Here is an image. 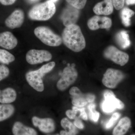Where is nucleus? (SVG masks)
<instances>
[{"label":"nucleus","mask_w":135,"mask_h":135,"mask_svg":"<svg viewBox=\"0 0 135 135\" xmlns=\"http://www.w3.org/2000/svg\"><path fill=\"white\" fill-rule=\"evenodd\" d=\"M113 7L112 0H104L94 6L93 11L97 15L107 16L113 12Z\"/></svg>","instance_id":"2eb2a0df"},{"label":"nucleus","mask_w":135,"mask_h":135,"mask_svg":"<svg viewBox=\"0 0 135 135\" xmlns=\"http://www.w3.org/2000/svg\"><path fill=\"white\" fill-rule=\"evenodd\" d=\"M78 77L77 70L73 65H68L63 71L62 77L57 83V87L60 91L67 89L73 84Z\"/></svg>","instance_id":"39448f33"},{"label":"nucleus","mask_w":135,"mask_h":135,"mask_svg":"<svg viewBox=\"0 0 135 135\" xmlns=\"http://www.w3.org/2000/svg\"><path fill=\"white\" fill-rule=\"evenodd\" d=\"M88 26L92 31L99 29H109L112 26V20L107 17L95 16L90 18L87 23Z\"/></svg>","instance_id":"9b49d317"},{"label":"nucleus","mask_w":135,"mask_h":135,"mask_svg":"<svg viewBox=\"0 0 135 135\" xmlns=\"http://www.w3.org/2000/svg\"><path fill=\"white\" fill-rule=\"evenodd\" d=\"M56 11L55 3L49 0L33 6L28 12V17L32 20L47 21L54 16Z\"/></svg>","instance_id":"7ed1b4c3"},{"label":"nucleus","mask_w":135,"mask_h":135,"mask_svg":"<svg viewBox=\"0 0 135 135\" xmlns=\"http://www.w3.org/2000/svg\"><path fill=\"white\" fill-rule=\"evenodd\" d=\"M34 33L42 42L47 46L57 47L62 42V38L47 27H38L35 29Z\"/></svg>","instance_id":"20e7f679"},{"label":"nucleus","mask_w":135,"mask_h":135,"mask_svg":"<svg viewBox=\"0 0 135 135\" xmlns=\"http://www.w3.org/2000/svg\"><path fill=\"white\" fill-rule=\"evenodd\" d=\"M72 109L77 111V114L78 113L79 114V116L83 119L85 120H88V115L84 108L77 107L74 106L73 107Z\"/></svg>","instance_id":"c85d7f7f"},{"label":"nucleus","mask_w":135,"mask_h":135,"mask_svg":"<svg viewBox=\"0 0 135 135\" xmlns=\"http://www.w3.org/2000/svg\"><path fill=\"white\" fill-rule=\"evenodd\" d=\"M12 132L14 135H37L34 129L27 127L20 122L14 123Z\"/></svg>","instance_id":"dca6fc26"},{"label":"nucleus","mask_w":135,"mask_h":135,"mask_svg":"<svg viewBox=\"0 0 135 135\" xmlns=\"http://www.w3.org/2000/svg\"><path fill=\"white\" fill-rule=\"evenodd\" d=\"M131 126V121L127 117L122 118L114 129L113 135H124Z\"/></svg>","instance_id":"f3484780"},{"label":"nucleus","mask_w":135,"mask_h":135,"mask_svg":"<svg viewBox=\"0 0 135 135\" xmlns=\"http://www.w3.org/2000/svg\"><path fill=\"white\" fill-rule=\"evenodd\" d=\"M114 7L117 10L123 8L125 3V0H112Z\"/></svg>","instance_id":"c756f323"},{"label":"nucleus","mask_w":135,"mask_h":135,"mask_svg":"<svg viewBox=\"0 0 135 135\" xmlns=\"http://www.w3.org/2000/svg\"><path fill=\"white\" fill-rule=\"evenodd\" d=\"M127 5H133L135 4V0H126Z\"/></svg>","instance_id":"e433bc0d"},{"label":"nucleus","mask_w":135,"mask_h":135,"mask_svg":"<svg viewBox=\"0 0 135 135\" xmlns=\"http://www.w3.org/2000/svg\"><path fill=\"white\" fill-rule=\"evenodd\" d=\"M79 16V10L69 5L63 9L60 18L66 27L75 24L78 21Z\"/></svg>","instance_id":"9d476101"},{"label":"nucleus","mask_w":135,"mask_h":135,"mask_svg":"<svg viewBox=\"0 0 135 135\" xmlns=\"http://www.w3.org/2000/svg\"><path fill=\"white\" fill-rule=\"evenodd\" d=\"M52 56L48 51L32 49L26 53V59L27 63L31 65L40 64L51 60Z\"/></svg>","instance_id":"1a4fd4ad"},{"label":"nucleus","mask_w":135,"mask_h":135,"mask_svg":"<svg viewBox=\"0 0 135 135\" xmlns=\"http://www.w3.org/2000/svg\"><path fill=\"white\" fill-rule=\"evenodd\" d=\"M69 5L80 10L83 8L86 3L87 0H65Z\"/></svg>","instance_id":"a878e982"},{"label":"nucleus","mask_w":135,"mask_h":135,"mask_svg":"<svg viewBox=\"0 0 135 135\" xmlns=\"http://www.w3.org/2000/svg\"><path fill=\"white\" fill-rule=\"evenodd\" d=\"M96 105L94 103H90L88 107L89 111V118L90 119L94 122H96L98 120L100 114L97 111L95 110Z\"/></svg>","instance_id":"393cba45"},{"label":"nucleus","mask_w":135,"mask_h":135,"mask_svg":"<svg viewBox=\"0 0 135 135\" xmlns=\"http://www.w3.org/2000/svg\"><path fill=\"white\" fill-rule=\"evenodd\" d=\"M124 75L119 70L109 68L104 74L102 83L105 86L113 89L124 79Z\"/></svg>","instance_id":"6e6552de"},{"label":"nucleus","mask_w":135,"mask_h":135,"mask_svg":"<svg viewBox=\"0 0 135 135\" xmlns=\"http://www.w3.org/2000/svg\"><path fill=\"white\" fill-rule=\"evenodd\" d=\"M18 40L15 35L9 31L0 33V47L7 50H12L16 47Z\"/></svg>","instance_id":"4468645a"},{"label":"nucleus","mask_w":135,"mask_h":135,"mask_svg":"<svg viewBox=\"0 0 135 135\" xmlns=\"http://www.w3.org/2000/svg\"><path fill=\"white\" fill-rule=\"evenodd\" d=\"M104 100L101 107L103 111L106 113H110L116 109H122L124 104L119 99L117 98L115 94L109 90L104 91L103 94Z\"/></svg>","instance_id":"423d86ee"},{"label":"nucleus","mask_w":135,"mask_h":135,"mask_svg":"<svg viewBox=\"0 0 135 135\" xmlns=\"http://www.w3.org/2000/svg\"><path fill=\"white\" fill-rule=\"evenodd\" d=\"M55 65V62H51L42 66L38 70L28 72L26 74L27 81L36 91L42 92L44 89L42 78L53 70Z\"/></svg>","instance_id":"f03ea898"},{"label":"nucleus","mask_w":135,"mask_h":135,"mask_svg":"<svg viewBox=\"0 0 135 135\" xmlns=\"http://www.w3.org/2000/svg\"><path fill=\"white\" fill-rule=\"evenodd\" d=\"M14 106L10 104H0V122L7 119L15 113Z\"/></svg>","instance_id":"aec40b11"},{"label":"nucleus","mask_w":135,"mask_h":135,"mask_svg":"<svg viewBox=\"0 0 135 135\" xmlns=\"http://www.w3.org/2000/svg\"><path fill=\"white\" fill-rule=\"evenodd\" d=\"M9 70L8 68L4 64L0 65V81L4 79L8 76L9 74Z\"/></svg>","instance_id":"cd10ccee"},{"label":"nucleus","mask_w":135,"mask_h":135,"mask_svg":"<svg viewBox=\"0 0 135 135\" xmlns=\"http://www.w3.org/2000/svg\"><path fill=\"white\" fill-rule=\"evenodd\" d=\"M60 135L58 134H55V135Z\"/></svg>","instance_id":"58836bf2"},{"label":"nucleus","mask_w":135,"mask_h":135,"mask_svg":"<svg viewBox=\"0 0 135 135\" xmlns=\"http://www.w3.org/2000/svg\"><path fill=\"white\" fill-rule=\"evenodd\" d=\"M49 1H51L53 3L56 2L57 0H49Z\"/></svg>","instance_id":"4c0bfd02"},{"label":"nucleus","mask_w":135,"mask_h":135,"mask_svg":"<svg viewBox=\"0 0 135 135\" xmlns=\"http://www.w3.org/2000/svg\"><path fill=\"white\" fill-rule=\"evenodd\" d=\"M1 90H0V95H1Z\"/></svg>","instance_id":"ea45409f"},{"label":"nucleus","mask_w":135,"mask_h":135,"mask_svg":"<svg viewBox=\"0 0 135 135\" xmlns=\"http://www.w3.org/2000/svg\"><path fill=\"white\" fill-rule=\"evenodd\" d=\"M16 90L11 88L3 89L0 95V103L3 104H9L13 103L17 98Z\"/></svg>","instance_id":"a211bd4d"},{"label":"nucleus","mask_w":135,"mask_h":135,"mask_svg":"<svg viewBox=\"0 0 135 135\" xmlns=\"http://www.w3.org/2000/svg\"><path fill=\"white\" fill-rule=\"evenodd\" d=\"M62 39L64 44L74 52H80L86 47L84 36L80 27L76 24L66 27L62 33Z\"/></svg>","instance_id":"f257e3e1"},{"label":"nucleus","mask_w":135,"mask_h":135,"mask_svg":"<svg viewBox=\"0 0 135 135\" xmlns=\"http://www.w3.org/2000/svg\"><path fill=\"white\" fill-rule=\"evenodd\" d=\"M15 56L5 50L0 49V62L3 64H9L15 61Z\"/></svg>","instance_id":"4be33fe9"},{"label":"nucleus","mask_w":135,"mask_h":135,"mask_svg":"<svg viewBox=\"0 0 135 135\" xmlns=\"http://www.w3.org/2000/svg\"><path fill=\"white\" fill-rule=\"evenodd\" d=\"M115 40L118 46L122 49H126L130 46L129 36L126 31H120L116 34Z\"/></svg>","instance_id":"6ab92c4d"},{"label":"nucleus","mask_w":135,"mask_h":135,"mask_svg":"<svg viewBox=\"0 0 135 135\" xmlns=\"http://www.w3.org/2000/svg\"><path fill=\"white\" fill-rule=\"evenodd\" d=\"M85 97L87 102L89 103H93L95 99V95L92 94H85Z\"/></svg>","instance_id":"72a5a7b5"},{"label":"nucleus","mask_w":135,"mask_h":135,"mask_svg":"<svg viewBox=\"0 0 135 135\" xmlns=\"http://www.w3.org/2000/svg\"><path fill=\"white\" fill-rule=\"evenodd\" d=\"M131 135H135V134H131Z\"/></svg>","instance_id":"a19ab883"},{"label":"nucleus","mask_w":135,"mask_h":135,"mask_svg":"<svg viewBox=\"0 0 135 135\" xmlns=\"http://www.w3.org/2000/svg\"><path fill=\"white\" fill-rule=\"evenodd\" d=\"M31 1H33V0H31Z\"/></svg>","instance_id":"79ce46f5"},{"label":"nucleus","mask_w":135,"mask_h":135,"mask_svg":"<svg viewBox=\"0 0 135 135\" xmlns=\"http://www.w3.org/2000/svg\"><path fill=\"white\" fill-rule=\"evenodd\" d=\"M60 123L62 127L66 131L77 134V131L76 127L67 118H64L62 119Z\"/></svg>","instance_id":"5701e85b"},{"label":"nucleus","mask_w":135,"mask_h":135,"mask_svg":"<svg viewBox=\"0 0 135 135\" xmlns=\"http://www.w3.org/2000/svg\"><path fill=\"white\" fill-rule=\"evenodd\" d=\"M69 94L71 96L75 97L80 95L83 93L79 88L77 87H73L69 90Z\"/></svg>","instance_id":"7c9ffc66"},{"label":"nucleus","mask_w":135,"mask_h":135,"mask_svg":"<svg viewBox=\"0 0 135 135\" xmlns=\"http://www.w3.org/2000/svg\"><path fill=\"white\" fill-rule=\"evenodd\" d=\"M103 55L105 58L122 66L125 65L129 59V56L127 53L121 51L112 46H109L105 49Z\"/></svg>","instance_id":"0eeeda50"},{"label":"nucleus","mask_w":135,"mask_h":135,"mask_svg":"<svg viewBox=\"0 0 135 135\" xmlns=\"http://www.w3.org/2000/svg\"><path fill=\"white\" fill-rule=\"evenodd\" d=\"M73 124L76 127L80 129H83L84 128V126L82 122L78 118H75V120Z\"/></svg>","instance_id":"473e14b6"},{"label":"nucleus","mask_w":135,"mask_h":135,"mask_svg":"<svg viewBox=\"0 0 135 135\" xmlns=\"http://www.w3.org/2000/svg\"><path fill=\"white\" fill-rule=\"evenodd\" d=\"M17 0H0V3L5 6L12 5L14 4Z\"/></svg>","instance_id":"f704fd0d"},{"label":"nucleus","mask_w":135,"mask_h":135,"mask_svg":"<svg viewBox=\"0 0 135 135\" xmlns=\"http://www.w3.org/2000/svg\"><path fill=\"white\" fill-rule=\"evenodd\" d=\"M32 122L34 126L38 128L43 133H52L55 128V122L51 118H40L34 116L32 118Z\"/></svg>","instance_id":"ddd939ff"},{"label":"nucleus","mask_w":135,"mask_h":135,"mask_svg":"<svg viewBox=\"0 0 135 135\" xmlns=\"http://www.w3.org/2000/svg\"><path fill=\"white\" fill-rule=\"evenodd\" d=\"M120 114L119 113L116 112L113 113L110 119L105 123V129H108L112 127L114 124L116 123V121L120 117Z\"/></svg>","instance_id":"bb28decb"},{"label":"nucleus","mask_w":135,"mask_h":135,"mask_svg":"<svg viewBox=\"0 0 135 135\" xmlns=\"http://www.w3.org/2000/svg\"><path fill=\"white\" fill-rule=\"evenodd\" d=\"M76 134L72 132H68L65 130L61 131L60 132V135H76Z\"/></svg>","instance_id":"c9c22d12"},{"label":"nucleus","mask_w":135,"mask_h":135,"mask_svg":"<svg viewBox=\"0 0 135 135\" xmlns=\"http://www.w3.org/2000/svg\"><path fill=\"white\" fill-rule=\"evenodd\" d=\"M25 20V14L21 9L15 10L5 20L6 26L11 29L19 28L23 24Z\"/></svg>","instance_id":"f8f14e48"},{"label":"nucleus","mask_w":135,"mask_h":135,"mask_svg":"<svg viewBox=\"0 0 135 135\" xmlns=\"http://www.w3.org/2000/svg\"><path fill=\"white\" fill-rule=\"evenodd\" d=\"M72 103L74 106L79 107H83L88 103L85 98V94H83L78 96L73 97Z\"/></svg>","instance_id":"b1692460"},{"label":"nucleus","mask_w":135,"mask_h":135,"mask_svg":"<svg viewBox=\"0 0 135 135\" xmlns=\"http://www.w3.org/2000/svg\"><path fill=\"white\" fill-rule=\"evenodd\" d=\"M135 14L133 11L127 8H123L121 12L120 16L122 23L125 26L128 27L130 25V18Z\"/></svg>","instance_id":"412c9836"},{"label":"nucleus","mask_w":135,"mask_h":135,"mask_svg":"<svg viewBox=\"0 0 135 135\" xmlns=\"http://www.w3.org/2000/svg\"><path fill=\"white\" fill-rule=\"evenodd\" d=\"M66 116L70 119H75V118H77V111L74 109L67 110L66 112Z\"/></svg>","instance_id":"2f4dec72"}]
</instances>
